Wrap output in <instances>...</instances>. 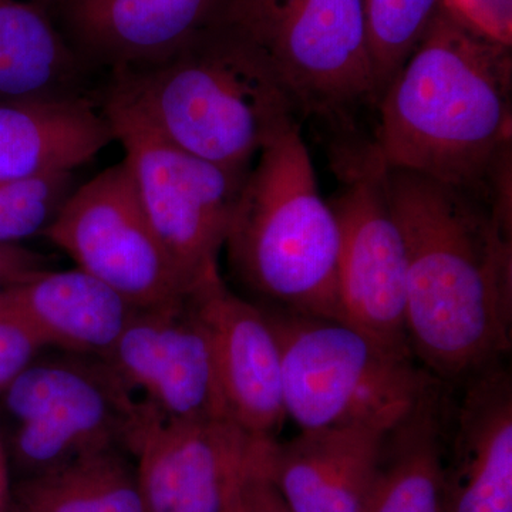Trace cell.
Returning <instances> with one entry per match:
<instances>
[{"mask_svg": "<svg viewBox=\"0 0 512 512\" xmlns=\"http://www.w3.org/2000/svg\"><path fill=\"white\" fill-rule=\"evenodd\" d=\"M50 268L47 256L22 244H0V289Z\"/></svg>", "mask_w": 512, "mask_h": 512, "instance_id": "obj_27", "label": "cell"}, {"mask_svg": "<svg viewBox=\"0 0 512 512\" xmlns=\"http://www.w3.org/2000/svg\"><path fill=\"white\" fill-rule=\"evenodd\" d=\"M264 446L255 466L251 468L239 488L242 512H291L262 467Z\"/></svg>", "mask_w": 512, "mask_h": 512, "instance_id": "obj_26", "label": "cell"}, {"mask_svg": "<svg viewBox=\"0 0 512 512\" xmlns=\"http://www.w3.org/2000/svg\"><path fill=\"white\" fill-rule=\"evenodd\" d=\"M259 305L281 348L286 417L301 430H392L439 382L346 323Z\"/></svg>", "mask_w": 512, "mask_h": 512, "instance_id": "obj_5", "label": "cell"}, {"mask_svg": "<svg viewBox=\"0 0 512 512\" xmlns=\"http://www.w3.org/2000/svg\"><path fill=\"white\" fill-rule=\"evenodd\" d=\"M265 440L229 419L151 421L133 451L146 512H225Z\"/></svg>", "mask_w": 512, "mask_h": 512, "instance_id": "obj_12", "label": "cell"}, {"mask_svg": "<svg viewBox=\"0 0 512 512\" xmlns=\"http://www.w3.org/2000/svg\"><path fill=\"white\" fill-rule=\"evenodd\" d=\"M224 248L232 274L264 305L342 322L339 224L320 195L301 124L256 157Z\"/></svg>", "mask_w": 512, "mask_h": 512, "instance_id": "obj_4", "label": "cell"}, {"mask_svg": "<svg viewBox=\"0 0 512 512\" xmlns=\"http://www.w3.org/2000/svg\"><path fill=\"white\" fill-rule=\"evenodd\" d=\"M45 237L136 309L192 292L151 227L124 160L77 185Z\"/></svg>", "mask_w": 512, "mask_h": 512, "instance_id": "obj_10", "label": "cell"}, {"mask_svg": "<svg viewBox=\"0 0 512 512\" xmlns=\"http://www.w3.org/2000/svg\"><path fill=\"white\" fill-rule=\"evenodd\" d=\"M144 212L191 291L220 276V252L248 173L227 170L165 140L133 107L99 92Z\"/></svg>", "mask_w": 512, "mask_h": 512, "instance_id": "obj_8", "label": "cell"}, {"mask_svg": "<svg viewBox=\"0 0 512 512\" xmlns=\"http://www.w3.org/2000/svg\"><path fill=\"white\" fill-rule=\"evenodd\" d=\"M76 187L74 171L0 184V244L45 237Z\"/></svg>", "mask_w": 512, "mask_h": 512, "instance_id": "obj_23", "label": "cell"}, {"mask_svg": "<svg viewBox=\"0 0 512 512\" xmlns=\"http://www.w3.org/2000/svg\"><path fill=\"white\" fill-rule=\"evenodd\" d=\"M407 254L406 329L434 379L466 384L511 349V205L389 167Z\"/></svg>", "mask_w": 512, "mask_h": 512, "instance_id": "obj_1", "label": "cell"}, {"mask_svg": "<svg viewBox=\"0 0 512 512\" xmlns=\"http://www.w3.org/2000/svg\"><path fill=\"white\" fill-rule=\"evenodd\" d=\"M376 106L429 30L443 0H363Z\"/></svg>", "mask_w": 512, "mask_h": 512, "instance_id": "obj_22", "label": "cell"}, {"mask_svg": "<svg viewBox=\"0 0 512 512\" xmlns=\"http://www.w3.org/2000/svg\"><path fill=\"white\" fill-rule=\"evenodd\" d=\"M225 512H242L241 503H239V490L238 493L235 494V497L232 498V501L231 503H229L227 510H225Z\"/></svg>", "mask_w": 512, "mask_h": 512, "instance_id": "obj_29", "label": "cell"}, {"mask_svg": "<svg viewBox=\"0 0 512 512\" xmlns=\"http://www.w3.org/2000/svg\"><path fill=\"white\" fill-rule=\"evenodd\" d=\"M113 141L97 94L0 101V184L76 171Z\"/></svg>", "mask_w": 512, "mask_h": 512, "instance_id": "obj_18", "label": "cell"}, {"mask_svg": "<svg viewBox=\"0 0 512 512\" xmlns=\"http://www.w3.org/2000/svg\"><path fill=\"white\" fill-rule=\"evenodd\" d=\"M338 194L329 202L340 232L342 323L384 348L413 356L406 329L407 254L389 191V167L375 141L336 144Z\"/></svg>", "mask_w": 512, "mask_h": 512, "instance_id": "obj_9", "label": "cell"}, {"mask_svg": "<svg viewBox=\"0 0 512 512\" xmlns=\"http://www.w3.org/2000/svg\"><path fill=\"white\" fill-rule=\"evenodd\" d=\"M447 448V512H512V380L503 365L463 384Z\"/></svg>", "mask_w": 512, "mask_h": 512, "instance_id": "obj_16", "label": "cell"}, {"mask_svg": "<svg viewBox=\"0 0 512 512\" xmlns=\"http://www.w3.org/2000/svg\"><path fill=\"white\" fill-rule=\"evenodd\" d=\"M461 20L495 40L512 43V0H443Z\"/></svg>", "mask_w": 512, "mask_h": 512, "instance_id": "obj_25", "label": "cell"}, {"mask_svg": "<svg viewBox=\"0 0 512 512\" xmlns=\"http://www.w3.org/2000/svg\"><path fill=\"white\" fill-rule=\"evenodd\" d=\"M0 303L18 315L49 350L104 359L137 311L82 269L52 268L0 289Z\"/></svg>", "mask_w": 512, "mask_h": 512, "instance_id": "obj_17", "label": "cell"}, {"mask_svg": "<svg viewBox=\"0 0 512 512\" xmlns=\"http://www.w3.org/2000/svg\"><path fill=\"white\" fill-rule=\"evenodd\" d=\"M389 431L342 426L302 430L285 443L272 437L262 467L291 512H366Z\"/></svg>", "mask_w": 512, "mask_h": 512, "instance_id": "obj_15", "label": "cell"}, {"mask_svg": "<svg viewBox=\"0 0 512 512\" xmlns=\"http://www.w3.org/2000/svg\"><path fill=\"white\" fill-rule=\"evenodd\" d=\"M511 45L441 6L384 90L375 143L390 168L488 198L511 160Z\"/></svg>", "mask_w": 512, "mask_h": 512, "instance_id": "obj_2", "label": "cell"}, {"mask_svg": "<svg viewBox=\"0 0 512 512\" xmlns=\"http://www.w3.org/2000/svg\"><path fill=\"white\" fill-rule=\"evenodd\" d=\"M12 485L8 451H6L5 441L0 433V512H9Z\"/></svg>", "mask_w": 512, "mask_h": 512, "instance_id": "obj_28", "label": "cell"}, {"mask_svg": "<svg viewBox=\"0 0 512 512\" xmlns=\"http://www.w3.org/2000/svg\"><path fill=\"white\" fill-rule=\"evenodd\" d=\"M46 350L35 332L0 303V394Z\"/></svg>", "mask_w": 512, "mask_h": 512, "instance_id": "obj_24", "label": "cell"}, {"mask_svg": "<svg viewBox=\"0 0 512 512\" xmlns=\"http://www.w3.org/2000/svg\"><path fill=\"white\" fill-rule=\"evenodd\" d=\"M208 335L229 420L262 439L286 417L281 348L259 303L235 295L221 275L191 292Z\"/></svg>", "mask_w": 512, "mask_h": 512, "instance_id": "obj_13", "label": "cell"}, {"mask_svg": "<svg viewBox=\"0 0 512 512\" xmlns=\"http://www.w3.org/2000/svg\"><path fill=\"white\" fill-rule=\"evenodd\" d=\"M439 383L387 433L366 512H447L450 427Z\"/></svg>", "mask_w": 512, "mask_h": 512, "instance_id": "obj_20", "label": "cell"}, {"mask_svg": "<svg viewBox=\"0 0 512 512\" xmlns=\"http://www.w3.org/2000/svg\"><path fill=\"white\" fill-rule=\"evenodd\" d=\"M100 92L174 146L237 173L302 116L268 60L221 23L164 62L109 74Z\"/></svg>", "mask_w": 512, "mask_h": 512, "instance_id": "obj_3", "label": "cell"}, {"mask_svg": "<svg viewBox=\"0 0 512 512\" xmlns=\"http://www.w3.org/2000/svg\"><path fill=\"white\" fill-rule=\"evenodd\" d=\"M101 360L161 421L229 419L210 335L191 293L137 309Z\"/></svg>", "mask_w": 512, "mask_h": 512, "instance_id": "obj_11", "label": "cell"}, {"mask_svg": "<svg viewBox=\"0 0 512 512\" xmlns=\"http://www.w3.org/2000/svg\"><path fill=\"white\" fill-rule=\"evenodd\" d=\"M77 55L109 74L164 62L218 25L225 0H56Z\"/></svg>", "mask_w": 512, "mask_h": 512, "instance_id": "obj_14", "label": "cell"}, {"mask_svg": "<svg viewBox=\"0 0 512 512\" xmlns=\"http://www.w3.org/2000/svg\"><path fill=\"white\" fill-rule=\"evenodd\" d=\"M218 23L261 52L302 116L348 128L376 106L363 0H225Z\"/></svg>", "mask_w": 512, "mask_h": 512, "instance_id": "obj_7", "label": "cell"}, {"mask_svg": "<svg viewBox=\"0 0 512 512\" xmlns=\"http://www.w3.org/2000/svg\"><path fill=\"white\" fill-rule=\"evenodd\" d=\"M90 70L63 32L56 0H0V101L96 96Z\"/></svg>", "mask_w": 512, "mask_h": 512, "instance_id": "obj_19", "label": "cell"}, {"mask_svg": "<svg viewBox=\"0 0 512 512\" xmlns=\"http://www.w3.org/2000/svg\"><path fill=\"white\" fill-rule=\"evenodd\" d=\"M9 512H146L134 458L107 448L13 481Z\"/></svg>", "mask_w": 512, "mask_h": 512, "instance_id": "obj_21", "label": "cell"}, {"mask_svg": "<svg viewBox=\"0 0 512 512\" xmlns=\"http://www.w3.org/2000/svg\"><path fill=\"white\" fill-rule=\"evenodd\" d=\"M37 357L5 390L16 421L8 451L19 477L55 470L107 448H134L158 419L96 357L59 352Z\"/></svg>", "mask_w": 512, "mask_h": 512, "instance_id": "obj_6", "label": "cell"}]
</instances>
